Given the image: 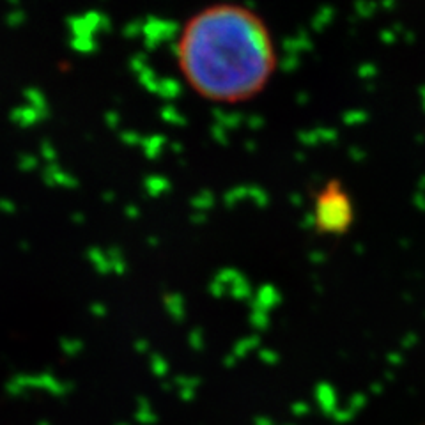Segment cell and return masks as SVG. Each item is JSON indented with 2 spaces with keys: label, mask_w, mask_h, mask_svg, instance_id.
I'll list each match as a JSON object with an SVG mask.
<instances>
[{
  "label": "cell",
  "mask_w": 425,
  "mask_h": 425,
  "mask_svg": "<svg viewBox=\"0 0 425 425\" xmlns=\"http://www.w3.org/2000/svg\"><path fill=\"white\" fill-rule=\"evenodd\" d=\"M175 58L186 85L220 105L261 96L278 68L266 20L236 2H216L188 16L175 43Z\"/></svg>",
  "instance_id": "6da1fadb"
},
{
  "label": "cell",
  "mask_w": 425,
  "mask_h": 425,
  "mask_svg": "<svg viewBox=\"0 0 425 425\" xmlns=\"http://www.w3.org/2000/svg\"><path fill=\"white\" fill-rule=\"evenodd\" d=\"M355 200L340 179H328L314 192L312 227L317 236L335 240L347 236L355 226Z\"/></svg>",
  "instance_id": "7a4b0ae2"
},
{
  "label": "cell",
  "mask_w": 425,
  "mask_h": 425,
  "mask_svg": "<svg viewBox=\"0 0 425 425\" xmlns=\"http://www.w3.org/2000/svg\"><path fill=\"white\" fill-rule=\"evenodd\" d=\"M4 392L11 399H25L30 393H44L51 399H66L73 392V383L58 378L51 371L18 372L8 379Z\"/></svg>",
  "instance_id": "3957f363"
},
{
  "label": "cell",
  "mask_w": 425,
  "mask_h": 425,
  "mask_svg": "<svg viewBox=\"0 0 425 425\" xmlns=\"http://www.w3.org/2000/svg\"><path fill=\"white\" fill-rule=\"evenodd\" d=\"M58 349H61L62 355L68 358L78 357L82 349H84V342L78 340V338L64 337V338H61V342H58Z\"/></svg>",
  "instance_id": "277c9868"
},
{
  "label": "cell",
  "mask_w": 425,
  "mask_h": 425,
  "mask_svg": "<svg viewBox=\"0 0 425 425\" xmlns=\"http://www.w3.org/2000/svg\"><path fill=\"white\" fill-rule=\"evenodd\" d=\"M37 425H51V424H50V421H47V420H41Z\"/></svg>",
  "instance_id": "5b68a950"
}]
</instances>
